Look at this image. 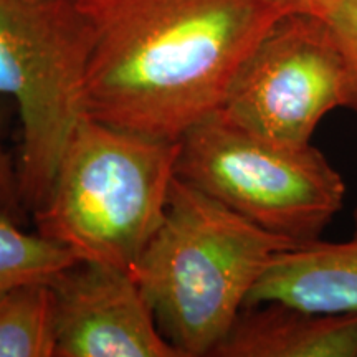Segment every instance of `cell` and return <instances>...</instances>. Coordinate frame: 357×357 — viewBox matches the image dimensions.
I'll return each instance as SVG.
<instances>
[{"instance_id":"obj_7","label":"cell","mask_w":357,"mask_h":357,"mask_svg":"<svg viewBox=\"0 0 357 357\" xmlns=\"http://www.w3.org/2000/svg\"><path fill=\"white\" fill-rule=\"evenodd\" d=\"M55 357H182L131 270L77 260L50 280Z\"/></svg>"},{"instance_id":"obj_3","label":"cell","mask_w":357,"mask_h":357,"mask_svg":"<svg viewBox=\"0 0 357 357\" xmlns=\"http://www.w3.org/2000/svg\"><path fill=\"white\" fill-rule=\"evenodd\" d=\"M178 147L83 114L33 212L37 231L78 260L131 270L166 215Z\"/></svg>"},{"instance_id":"obj_6","label":"cell","mask_w":357,"mask_h":357,"mask_svg":"<svg viewBox=\"0 0 357 357\" xmlns=\"http://www.w3.org/2000/svg\"><path fill=\"white\" fill-rule=\"evenodd\" d=\"M346 101L344 60L329 26L312 13L289 12L243 61L218 111L266 139L303 146Z\"/></svg>"},{"instance_id":"obj_9","label":"cell","mask_w":357,"mask_h":357,"mask_svg":"<svg viewBox=\"0 0 357 357\" xmlns=\"http://www.w3.org/2000/svg\"><path fill=\"white\" fill-rule=\"evenodd\" d=\"M217 357H357V312H314L283 303L245 306Z\"/></svg>"},{"instance_id":"obj_2","label":"cell","mask_w":357,"mask_h":357,"mask_svg":"<svg viewBox=\"0 0 357 357\" xmlns=\"http://www.w3.org/2000/svg\"><path fill=\"white\" fill-rule=\"evenodd\" d=\"M293 245L176 176L131 273L182 357L213 356L268 265Z\"/></svg>"},{"instance_id":"obj_10","label":"cell","mask_w":357,"mask_h":357,"mask_svg":"<svg viewBox=\"0 0 357 357\" xmlns=\"http://www.w3.org/2000/svg\"><path fill=\"white\" fill-rule=\"evenodd\" d=\"M0 357H55L50 281L22 284L0 298Z\"/></svg>"},{"instance_id":"obj_1","label":"cell","mask_w":357,"mask_h":357,"mask_svg":"<svg viewBox=\"0 0 357 357\" xmlns=\"http://www.w3.org/2000/svg\"><path fill=\"white\" fill-rule=\"evenodd\" d=\"M93 47L84 114L178 141L217 113L271 25L275 0H78Z\"/></svg>"},{"instance_id":"obj_8","label":"cell","mask_w":357,"mask_h":357,"mask_svg":"<svg viewBox=\"0 0 357 357\" xmlns=\"http://www.w3.org/2000/svg\"><path fill=\"white\" fill-rule=\"evenodd\" d=\"M349 238L293 245L273 258L247 306L283 303L314 312H357V207Z\"/></svg>"},{"instance_id":"obj_12","label":"cell","mask_w":357,"mask_h":357,"mask_svg":"<svg viewBox=\"0 0 357 357\" xmlns=\"http://www.w3.org/2000/svg\"><path fill=\"white\" fill-rule=\"evenodd\" d=\"M306 13L318 15L331 30L346 66V108L357 114V0H321Z\"/></svg>"},{"instance_id":"obj_14","label":"cell","mask_w":357,"mask_h":357,"mask_svg":"<svg viewBox=\"0 0 357 357\" xmlns=\"http://www.w3.org/2000/svg\"><path fill=\"white\" fill-rule=\"evenodd\" d=\"M278 7L283 10V13L289 12H306L307 8L314 3L321 2V0H275Z\"/></svg>"},{"instance_id":"obj_13","label":"cell","mask_w":357,"mask_h":357,"mask_svg":"<svg viewBox=\"0 0 357 357\" xmlns=\"http://www.w3.org/2000/svg\"><path fill=\"white\" fill-rule=\"evenodd\" d=\"M25 213L26 211L20 195L19 169L7 151L2 119H0V217L12 218L22 223Z\"/></svg>"},{"instance_id":"obj_5","label":"cell","mask_w":357,"mask_h":357,"mask_svg":"<svg viewBox=\"0 0 357 357\" xmlns=\"http://www.w3.org/2000/svg\"><path fill=\"white\" fill-rule=\"evenodd\" d=\"M178 144V178L294 243L321 238L344 207V178L311 142L266 139L217 111Z\"/></svg>"},{"instance_id":"obj_11","label":"cell","mask_w":357,"mask_h":357,"mask_svg":"<svg viewBox=\"0 0 357 357\" xmlns=\"http://www.w3.org/2000/svg\"><path fill=\"white\" fill-rule=\"evenodd\" d=\"M78 258L61 245L0 217V298L22 284L50 281Z\"/></svg>"},{"instance_id":"obj_4","label":"cell","mask_w":357,"mask_h":357,"mask_svg":"<svg viewBox=\"0 0 357 357\" xmlns=\"http://www.w3.org/2000/svg\"><path fill=\"white\" fill-rule=\"evenodd\" d=\"M93 47L78 0H0V96L20 118L17 169L22 202L47 199L78 119Z\"/></svg>"}]
</instances>
